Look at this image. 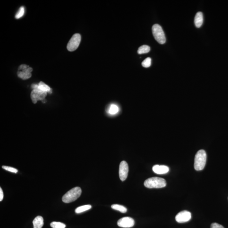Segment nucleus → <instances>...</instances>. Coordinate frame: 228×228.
Listing matches in <instances>:
<instances>
[{"label":"nucleus","mask_w":228,"mask_h":228,"mask_svg":"<svg viewBox=\"0 0 228 228\" xmlns=\"http://www.w3.org/2000/svg\"><path fill=\"white\" fill-rule=\"evenodd\" d=\"M119 108L117 105L115 104H112L109 109V113L111 115H114L118 112Z\"/></svg>","instance_id":"nucleus-19"},{"label":"nucleus","mask_w":228,"mask_h":228,"mask_svg":"<svg viewBox=\"0 0 228 228\" xmlns=\"http://www.w3.org/2000/svg\"><path fill=\"white\" fill-rule=\"evenodd\" d=\"M142 65L144 67H145V68L150 67L151 65V58H147L142 62Z\"/></svg>","instance_id":"nucleus-21"},{"label":"nucleus","mask_w":228,"mask_h":228,"mask_svg":"<svg viewBox=\"0 0 228 228\" xmlns=\"http://www.w3.org/2000/svg\"><path fill=\"white\" fill-rule=\"evenodd\" d=\"M150 48L149 46L143 45L139 48L137 52L139 54H144L150 52Z\"/></svg>","instance_id":"nucleus-17"},{"label":"nucleus","mask_w":228,"mask_h":228,"mask_svg":"<svg viewBox=\"0 0 228 228\" xmlns=\"http://www.w3.org/2000/svg\"><path fill=\"white\" fill-rule=\"evenodd\" d=\"M92 206L91 205H85L83 206H80L77 207L75 209V212L76 214H80V213H83V212L86 211L91 209Z\"/></svg>","instance_id":"nucleus-15"},{"label":"nucleus","mask_w":228,"mask_h":228,"mask_svg":"<svg viewBox=\"0 0 228 228\" xmlns=\"http://www.w3.org/2000/svg\"><path fill=\"white\" fill-rule=\"evenodd\" d=\"M47 95V93L41 91V90L37 89L33 90L31 92V99L32 101L34 104H36L37 101H42L43 102H46L45 98Z\"/></svg>","instance_id":"nucleus-7"},{"label":"nucleus","mask_w":228,"mask_h":228,"mask_svg":"<svg viewBox=\"0 0 228 228\" xmlns=\"http://www.w3.org/2000/svg\"><path fill=\"white\" fill-rule=\"evenodd\" d=\"M2 168L3 169L6 170L11 172V173H17L18 172V170L16 169L13 168V167H10V166H2Z\"/></svg>","instance_id":"nucleus-22"},{"label":"nucleus","mask_w":228,"mask_h":228,"mask_svg":"<svg viewBox=\"0 0 228 228\" xmlns=\"http://www.w3.org/2000/svg\"><path fill=\"white\" fill-rule=\"evenodd\" d=\"M25 14V8L23 6H21V7L19 9V11L17 12V13L15 15V18L16 19H20V18H22L24 15Z\"/></svg>","instance_id":"nucleus-20"},{"label":"nucleus","mask_w":228,"mask_h":228,"mask_svg":"<svg viewBox=\"0 0 228 228\" xmlns=\"http://www.w3.org/2000/svg\"><path fill=\"white\" fill-rule=\"evenodd\" d=\"M81 39V37L79 34H74L67 44V50L70 52H72L77 50L80 43Z\"/></svg>","instance_id":"nucleus-6"},{"label":"nucleus","mask_w":228,"mask_h":228,"mask_svg":"<svg viewBox=\"0 0 228 228\" xmlns=\"http://www.w3.org/2000/svg\"><path fill=\"white\" fill-rule=\"evenodd\" d=\"M152 32L154 37L158 43L160 44H164L166 43L165 33L160 25H154L152 27Z\"/></svg>","instance_id":"nucleus-4"},{"label":"nucleus","mask_w":228,"mask_h":228,"mask_svg":"<svg viewBox=\"0 0 228 228\" xmlns=\"http://www.w3.org/2000/svg\"><path fill=\"white\" fill-rule=\"evenodd\" d=\"M34 228H42L44 225V219L43 217L38 216L33 221Z\"/></svg>","instance_id":"nucleus-13"},{"label":"nucleus","mask_w":228,"mask_h":228,"mask_svg":"<svg viewBox=\"0 0 228 228\" xmlns=\"http://www.w3.org/2000/svg\"><path fill=\"white\" fill-rule=\"evenodd\" d=\"M117 224L120 227L131 228L134 226L135 222L132 218L125 217L118 220Z\"/></svg>","instance_id":"nucleus-10"},{"label":"nucleus","mask_w":228,"mask_h":228,"mask_svg":"<svg viewBox=\"0 0 228 228\" xmlns=\"http://www.w3.org/2000/svg\"><path fill=\"white\" fill-rule=\"evenodd\" d=\"M32 88L33 89V90L37 89H38V85H36V84H33L31 85Z\"/></svg>","instance_id":"nucleus-25"},{"label":"nucleus","mask_w":228,"mask_h":228,"mask_svg":"<svg viewBox=\"0 0 228 228\" xmlns=\"http://www.w3.org/2000/svg\"><path fill=\"white\" fill-rule=\"evenodd\" d=\"M191 218V213L187 210L180 212L175 216L176 222L179 223H183L189 222Z\"/></svg>","instance_id":"nucleus-8"},{"label":"nucleus","mask_w":228,"mask_h":228,"mask_svg":"<svg viewBox=\"0 0 228 228\" xmlns=\"http://www.w3.org/2000/svg\"><path fill=\"white\" fill-rule=\"evenodd\" d=\"M81 193L82 190L79 187L73 188L64 195L62 201L66 203L73 202L79 198Z\"/></svg>","instance_id":"nucleus-3"},{"label":"nucleus","mask_w":228,"mask_h":228,"mask_svg":"<svg viewBox=\"0 0 228 228\" xmlns=\"http://www.w3.org/2000/svg\"><path fill=\"white\" fill-rule=\"evenodd\" d=\"M211 228H225L223 226L220 225L218 223H212L210 226Z\"/></svg>","instance_id":"nucleus-23"},{"label":"nucleus","mask_w":228,"mask_h":228,"mask_svg":"<svg viewBox=\"0 0 228 228\" xmlns=\"http://www.w3.org/2000/svg\"><path fill=\"white\" fill-rule=\"evenodd\" d=\"M144 184L148 189H159L166 186V182L165 179L162 178L153 177L145 180Z\"/></svg>","instance_id":"nucleus-2"},{"label":"nucleus","mask_w":228,"mask_h":228,"mask_svg":"<svg viewBox=\"0 0 228 228\" xmlns=\"http://www.w3.org/2000/svg\"><path fill=\"white\" fill-rule=\"evenodd\" d=\"M153 170L155 173L159 174H166L169 170V168L165 165H154L153 167Z\"/></svg>","instance_id":"nucleus-11"},{"label":"nucleus","mask_w":228,"mask_h":228,"mask_svg":"<svg viewBox=\"0 0 228 228\" xmlns=\"http://www.w3.org/2000/svg\"><path fill=\"white\" fill-rule=\"evenodd\" d=\"M203 22V16L202 12L199 11L196 14L194 19V23L196 27L199 28L202 26Z\"/></svg>","instance_id":"nucleus-12"},{"label":"nucleus","mask_w":228,"mask_h":228,"mask_svg":"<svg viewBox=\"0 0 228 228\" xmlns=\"http://www.w3.org/2000/svg\"><path fill=\"white\" fill-rule=\"evenodd\" d=\"M51 226L52 228H65L66 225L61 222H52L51 223Z\"/></svg>","instance_id":"nucleus-18"},{"label":"nucleus","mask_w":228,"mask_h":228,"mask_svg":"<svg viewBox=\"0 0 228 228\" xmlns=\"http://www.w3.org/2000/svg\"><path fill=\"white\" fill-rule=\"evenodd\" d=\"M33 68L25 64L20 65L18 68V71L17 73L18 77L25 80L28 79L31 77V72Z\"/></svg>","instance_id":"nucleus-5"},{"label":"nucleus","mask_w":228,"mask_h":228,"mask_svg":"<svg viewBox=\"0 0 228 228\" xmlns=\"http://www.w3.org/2000/svg\"><path fill=\"white\" fill-rule=\"evenodd\" d=\"M38 89L41 91L46 93H52V89L51 88L43 82H40L38 84Z\"/></svg>","instance_id":"nucleus-14"},{"label":"nucleus","mask_w":228,"mask_h":228,"mask_svg":"<svg viewBox=\"0 0 228 228\" xmlns=\"http://www.w3.org/2000/svg\"><path fill=\"white\" fill-rule=\"evenodd\" d=\"M207 160L206 152L201 150L197 152L195 155L194 167L197 171L202 170L205 168Z\"/></svg>","instance_id":"nucleus-1"},{"label":"nucleus","mask_w":228,"mask_h":228,"mask_svg":"<svg viewBox=\"0 0 228 228\" xmlns=\"http://www.w3.org/2000/svg\"><path fill=\"white\" fill-rule=\"evenodd\" d=\"M3 198V191H2V188H0V201H2Z\"/></svg>","instance_id":"nucleus-24"},{"label":"nucleus","mask_w":228,"mask_h":228,"mask_svg":"<svg viewBox=\"0 0 228 228\" xmlns=\"http://www.w3.org/2000/svg\"><path fill=\"white\" fill-rule=\"evenodd\" d=\"M111 207L113 209L119 211L122 213H125L127 211V208L126 207L122 206V205H117V204L112 205L111 206Z\"/></svg>","instance_id":"nucleus-16"},{"label":"nucleus","mask_w":228,"mask_h":228,"mask_svg":"<svg viewBox=\"0 0 228 228\" xmlns=\"http://www.w3.org/2000/svg\"><path fill=\"white\" fill-rule=\"evenodd\" d=\"M128 173V166L127 162L122 161L119 166V174L121 181H125L127 178Z\"/></svg>","instance_id":"nucleus-9"}]
</instances>
